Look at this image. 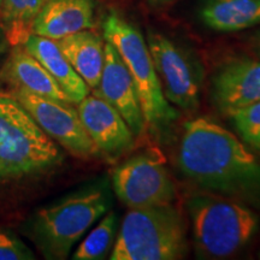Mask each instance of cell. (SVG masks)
Instances as JSON below:
<instances>
[{"mask_svg": "<svg viewBox=\"0 0 260 260\" xmlns=\"http://www.w3.org/2000/svg\"><path fill=\"white\" fill-rule=\"evenodd\" d=\"M188 181L207 193L260 209V161L236 135L207 117L183 126L177 157Z\"/></svg>", "mask_w": 260, "mask_h": 260, "instance_id": "cell-1", "label": "cell"}, {"mask_svg": "<svg viewBox=\"0 0 260 260\" xmlns=\"http://www.w3.org/2000/svg\"><path fill=\"white\" fill-rule=\"evenodd\" d=\"M61 160L56 142L11 94L0 92V189L47 174Z\"/></svg>", "mask_w": 260, "mask_h": 260, "instance_id": "cell-2", "label": "cell"}, {"mask_svg": "<svg viewBox=\"0 0 260 260\" xmlns=\"http://www.w3.org/2000/svg\"><path fill=\"white\" fill-rule=\"evenodd\" d=\"M194 249L199 259H226L248 245L259 228V217L248 205L213 193L188 199Z\"/></svg>", "mask_w": 260, "mask_h": 260, "instance_id": "cell-3", "label": "cell"}, {"mask_svg": "<svg viewBox=\"0 0 260 260\" xmlns=\"http://www.w3.org/2000/svg\"><path fill=\"white\" fill-rule=\"evenodd\" d=\"M104 39L111 42L121 54L134 82L144 115L146 132L164 138L180 112L162 93L147 42L139 29L117 12H111L103 22Z\"/></svg>", "mask_w": 260, "mask_h": 260, "instance_id": "cell-4", "label": "cell"}, {"mask_svg": "<svg viewBox=\"0 0 260 260\" xmlns=\"http://www.w3.org/2000/svg\"><path fill=\"white\" fill-rule=\"evenodd\" d=\"M187 225L172 204L130 209L119 226L111 260H176L187 256Z\"/></svg>", "mask_w": 260, "mask_h": 260, "instance_id": "cell-5", "label": "cell"}, {"mask_svg": "<svg viewBox=\"0 0 260 260\" xmlns=\"http://www.w3.org/2000/svg\"><path fill=\"white\" fill-rule=\"evenodd\" d=\"M107 184L74 191L35 214V241L47 259H67L75 243L111 207Z\"/></svg>", "mask_w": 260, "mask_h": 260, "instance_id": "cell-6", "label": "cell"}, {"mask_svg": "<svg viewBox=\"0 0 260 260\" xmlns=\"http://www.w3.org/2000/svg\"><path fill=\"white\" fill-rule=\"evenodd\" d=\"M112 189L129 209L160 206L176 199V184L158 152L130 157L112 171Z\"/></svg>", "mask_w": 260, "mask_h": 260, "instance_id": "cell-7", "label": "cell"}, {"mask_svg": "<svg viewBox=\"0 0 260 260\" xmlns=\"http://www.w3.org/2000/svg\"><path fill=\"white\" fill-rule=\"evenodd\" d=\"M147 45L168 102L183 111L197 110L204 80L201 64L193 54L160 32L149 31Z\"/></svg>", "mask_w": 260, "mask_h": 260, "instance_id": "cell-8", "label": "cell"}, {"mask_svg": "<svg viewBox=\"0 0 260 260\" xmlns=\"http://www.w3.org/2000/svg\"><path fill=\"white\" fill-rule=\"evenodd\" d=\"M9 93L23 106L42 132L71 155L81 159L98 155L77 109L71 103L39 95L22 88L11 89Z\"/></svg>", "mask_w": 260, "mask_h": 260, "instance_id": "cell-9", "label": "cell"}, {"mask_svg": "<svg viewBox=\"0 0 260 260\" xmlns=\"http://www.w3.org/2000/svg\"><path fill=\"white\" fill-rule=\"evenodd\" d=\"M77 112L98 154L110 160L122 157L135 146V135L115 107L95 94L77 104Z\"/></svg>", "mask_w": 260, "mask_h": 260, "instance_id": "cell-10", "label": "cell"}, {"mask_svg": "<svg viewBox=\"0 0 260 260\" xmlns=\"http://www.w3.org/2000/svg\"><path fill=\"white\" fill-rule=\"evenodd\" d=\"M211 102L228 116L260 102V60L240 57L220 65L211 81Z\"/></svg>", "mask_w": 260, "mask_h": 260, "instance_id": "cell-11", "label": "cell"}, {"mask_svg": "<svg viewBox=\"0 0 260 260\" xmlns=\"http://www.w3.org/2000/svg\"><path fill=\"white\" fill-rule=\"evenodd\" d=\"M105 58L100 82L93 94L100 96L121 113L135 138L146 133L144 115L132 76L121 54L111 42L105 40Z\"/></svg>", "mask_w": 260, "mask_h": 260, "instance_id": "cell-12", "label": "cell"}, {"mask_svg": "<svg viewBox=\"0 0 260 260\" xmlns=\"http://www.w3.org/2000/svg\"><path fill=\"white\" fill-rule=\"evenodd\" d=\"M94 0H47L32 23L31 32L52 40L94 27Z\"/></svg>", "mask_w": 260, "mask_h": 260, "instance_id": "cell-13", "label": "cell"}, {"mask_svg": "<svg viewBox=\"0 0 260 260\" xmlns=\"http://www.w3.org/2000/svg\"><path fill=\"white\" fill-rule=\"evenodd\" d=\"M0 79L11 89L22 88L42 96L69 102L57 81L22 45L12 46L8 60L0 71Z\"/></svg>", "mask_w": 260, "mask_h": 260, "instance_id": "cell-14", "label": "cell"}, {"mask_svg": "<svg viewBox=\"0 0 260 260\" xmlns=\"http://www.w3.org/2000/svg\"><path fill=\"white\" fill-rule=\"evenodd\" d=\"M22 46L44 65L45 69L59 84L71 104H79L88 95L90 88L71 67L63 52L58 47L56 40L31 32Z\"/></svg>", "mask_w": 260, "mask_h": 260, "instance_id": "cell-15", "label": "cell"}, {"mask_svg": "<svg viewBox=\"0 0 260 260\" xmlns=\"http://www.w3.org/2000/svg\"><path fill=\"white\" fill-rule=\"evenodd\" d=\"M56 41L75 71L82 77L90 89H95L100 82L104 68V39L96 32L86 29Z\"/></svg>", "mask_w": 260, "mask_h": 260, "instance_id": "cell-16", "label": "cell"}, {"mask_svg": "<svg viewBox=\"0 0 260 260\" xmlns=\"http://www.w3.org/2000/svg\"><path fill=\"white\" fill-rule=\"evenodd\" d=\"M199 17L212 30H245L260 24V0H204Z\"/></svg>", "mask_w": 260, "mask_h": 260, "instance_id": "cell-17", "label": "cell"}, {"mask_svg": "<svg viewBox=\"0 0 260 260\" xmlns=\"http://www.w3.org/2000/svg\"><path fill=\"white\" fill-rule=\"evenodd\" d=\"M47 0H2L0 24L10 46L22 45L31 34L32 23Z\"/></svg>", "mask_w": 260, "mask_h": 260, "instance_id": "cell-18", "label": "cell"}, {"mask_svg": "<svg viewBox=\"0 0 260 260\" xmlns=\"http://www.w3.org/2000/svg\"><path fill=\"white\" fill-rule=\"evenodd\" d=\"M118 232V217L109 211L75 251V260H100L109 254Z\"/></svg>", "mask_w": 260, "mask_h": 260, "instance_id": "cell-19", "label": "cell"}, {"mask_svg": "<svg viewBox=\"0 0 260 260\" xmlns=\"http://www.w3.org/2000/svg\"><path fill=\"white\" fill-rule=\"evenodd\" d=\"M229 117L240 138L260 153V102L237 110Z\"/></svg>", "mask_w": 260, "mask_h": 260, "instance_id": "cell-20", "label": "cell"}, {"mask_svg": "<svg viewBox=\"0 0 260 260\" xmlns=\"http://www.w3.org/2000/svg\"><path fill=\"white\" fill-rule=\"evenodd\" d=\"M35 259L34 253L15 234L0 228V260Z\"/></svg>", "mask_w": 260, "mask_h": 260, "instance_id": "cell-21", "label": "cell"}, {"mask_svg": "<svg viewBox=\"0 0 260 260\" xmlns=\"http://www.w3.org/2000/svg\"><path fill=\"white\" fill-rule=\"evenodd\" d=\"M249 47H251L254 56L260 59V29L256 30L249 39Z\"/></svg>", "mask_w": 260, "mask_h": 260, "instance_id": "cell-22", "label": "cell"}, {"mask_svg": "<svg viewBox=\"0 0 260 260\" xmlns=\"http://www.w3.org/2000/svg\"><path fill=\"white\" fill-rule=\"evenodd\" d=\"M9 46H10V44H9L8 39H6L4 29H3L2 24H0V54H3L5 51H8Z\"/></svg>", "mask_w": 260, "mask_h": 260, "instance_id": "cell-23", "label": "cell"}, {"mask_svg": "<svg viewBox=\"0 0 260 260\" xmlns=\"http://www.w3.org/2000/svg\"><path fill=\"white\" fill-rule=\"evenodd\" d=\"M152 2H169V0H152Z\"/></svg>", "mask_w": 260, "mask_h": 260, "instance_id": "cell-24", "label": "cell"}, {"mask_svg": "<svg viewBox=\"0 0 260 260\" xmlns=\"http://www.w3.org/2000/svg\"><path fill=\"white\" fill-rule=\"evenodd\" d=\"M0 4H2V0H0Z\"/></svg>", "mask_w": 260, "mask_h": 260, "instance_id": "cell-25", "label": "cell"}]
</instances>
